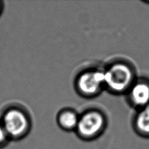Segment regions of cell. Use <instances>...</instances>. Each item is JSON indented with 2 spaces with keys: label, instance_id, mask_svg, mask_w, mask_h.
<instances>
[{
  "label": "cell",
  "instance_id": "obj_1",
  "mask_svg": "<svg viewBox=\"0 0 149 149\" xmlns=\"http://www.w3.org/2000/svg\"><path fill=\"white\" fill-rule=\"evenodd\" d=\"M103 70L105 89L114 94L126 93L137 78L134 65L123 59L112 61Z\"/></svg>",
  "mask_w": 149,
  "mask_h": 149
},
{
  "label": "cell",
  "instance_id": "obj_2",
  "mask_svg": "<svg viewBox=\"0 0 149 149\" xmlns=\"http://www.w3.org/2000/svg\"><path fill=\"white\" fill-rule=\"evenodd\" d=\"M107 124V119L103 112L92 108L85 111L79 116L75 131L82 139L92 141L97 139L104 132Z\"/></svg>",
  "mask_w": 149,
  "mask_h": 149
},
{
  "label": "cell",
  "instance_id": "obj_3",
  "mask_svg": "<svg viewBox=\"0 0 149 149\" xmlns=\"http://www.w3.org/2000/svg\"><path fill=\"white\" fill-rule=\"evenodd\" d=\"M79 94L85 97H93L105 89L103 68H91L79 74L75 82Z\"/></svg>",
  "mask_w": 149,
  "mask_h": 149
},
{
  "label": "cell",
  "instance_id": "obj_4",
  "mask_svg": "<svg viewBox=\"0 0 149 149\" xmlns=\"http://www.w3.org/2000/svg\"><path fill=\"white\" fill-rule=\"evenodd\" d=\"M1 123L9 137L15 139L24 136L30 129L28 115L18 109H10L5 112Z\"/></svg>",
  "mask_w": 149,
  "mask_h": 149
},
{
  "label": "cell",
  "instance_id": "obj_5",
  "mask_svg": "<svg viewBox=\"0 0 149 149\" xmlns=\"http://www.w3.org/2000/svg\"><path fill=\"white\" fill-rule=\"evenodd\" d=\"M126 94L130 105L137 109L149 105V79L137 78Z\"/></svg>",
  "mask_w": 149,
  "mask_h": 149
},
{
  "label": "cell",
  "instance_id": "obj_6",
  "mask_svg": "<svg viewBox=\"0 0 149 149\" xmlns=\"http://www.w3.org/2000/svg\"><path fill=\"white\" fill-rule=\"evenodd\" d=\"M133 127L139 136L149 139V105L137 109L133 119Z\"/></svg>",
  "mask_w": 149,
  "mask_h": 149
},
{
  "label": "cell",
  "instance_id": "obj_7",
  "mask_svg": "<svg viewBox=\"0 0 149 149\" xmlns=\"http://www.w3.org/2000/svg\"><path fill=\"white\" fill-rule=\"evenodd\" d=\"M79 119V115L71 109L62 111L58 116V122L60 127L66 131L75 130Z\"/></svg>",
  "mask_w": 149,
  "mask_h": 149
},
{
  "label": "cell",
  "instance_id": "obj_8",
  "mask_svg": "<svg viewBox=\"0 0 149 149\" xmlns=\"http://www.w3.org/2000/svg\"><path fill=\"white\" fill-rule=\"evenodd\" d=\"M9 138V137L8 136L6 131H5L3 125L0 122V147L3 146L7 143Z\"/></svg>",
  "mask_w": 149,
  "mask_h": 149
},
{
  "label": "cell",
  "instance_id": "obj_9",
  "mask_svg": "<svg viewBox=\"0 0 149 149\" xmlns=\"http://www.w3.org/2000/svg\"><path fill=\"white\" fill-rule=\"evenodd\" d=\"M1 5L0 4V11H1Z\"/></svg>",
  "mask_w": 149,
  "mask_h": 149
}]
</instances>
